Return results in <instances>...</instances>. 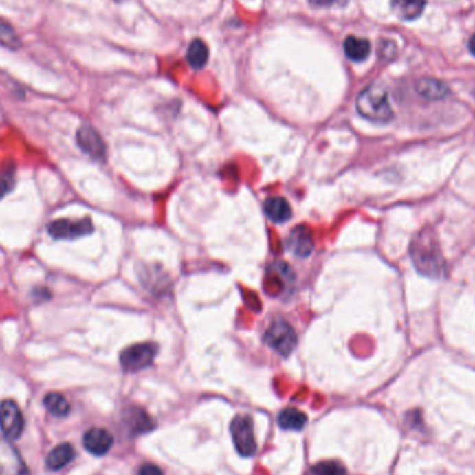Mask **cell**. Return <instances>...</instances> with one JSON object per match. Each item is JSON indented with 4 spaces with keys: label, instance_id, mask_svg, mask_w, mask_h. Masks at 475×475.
Segmentation results:
<instances>
[{
    "label": "cell",
    "instance_id": "obj_22",
    "mask_svg": "<svg viewBox=\"0 0 475 475\" xmlns=\"http://www.w3.org/2000/svg\"><path fill=\"white\" fill-rule=\"evenodd\" d=\"M307 475H348L346 468L338 461H321L314 464Z\"/></svg>",
    "mask_w": 475,
    "mask_h": 475
},
{
    "label": "cell",
    "instance_id": "obj_26",
    "mask_svg": "<svg viewBox=\"0 0 475 475\" xmlns=\"http://www.w3.org/2000/svg\"><path fill=\"white\" fill-rule=\"evenodd\" d=\"M34 295L35 296H41L43 300L45 299H49L50 298V292L47 291V289H45V288H41V289H35L34 291Z\"/></svg>",
    "mask_w": 475,
    "mask_h": 475
},
{
    "label": "cell",
    "instance_id": "obj_12",
    "mask_svg": "<svg viewBox=\"0 0 475 475\" xmlns=\"http://www.w3.org/2000/svg\"><path fill=\"white\" fill-rule=\"evenodd\" d=\"M264 213L276 224H283L291 220L292 209L288 200L283 196H271L264 203Z\"/></svg>",
    "mask_w": 475,
    "mask_h": 475
},
{
    "label": "cell",
    "instance_id": "obj_8",
    "mask_svg": "<svg viewBox=\"0 0 475 475\" xmlns=\"http://www.w3.org/2000/svg\"><path fill=\"white\" fill-rule=\"evenodd\" d=\"M0 475H30L17 448L6 438H0Z\"/></svg>",
    "mask_w": 475,
    "mask_h": 475
},
{
    "label": "cell",
    "instance_id": "obj_2",
    "mask_svg": "<svg viewBox=\"0 0 475 475\" xmlns=\"http://www.w3.org/2000/svg\"><path fill=\"white\" fill-rule=\"evenodd\" d=\"M356 109L359 114L373 122L385 124L393 118L388 91L381 84L367 87L357 98Z\"/></svg>",
    "mask_w": 475,
    "mask_h": 475
},
{
    "label": "cell",
    "instance_id": "obj_3",
    "mask_svg": "<svg viewBox=\"0 0 475 475\" xmlns=\"http://www.w3.org/2000/svg\"><path fill=\"white\" fill-rule=\"evenodd\" d=\"M264 342L278 355L288 357L298 345V335L285 320H276L264 332Z\"/></svg>",
    "mask_w": 475,
    "mask_h": 475
},
{
    "label": "cell",
    "instance_id": "obj_17",
    "mask_svg": "<svg viewBox=\"0 0 475 475\" xmlns=\"http://www.w3.org/2000/svg\"><path fill=\"white\" fill-rule=\"evenodd\" d=\"M344 49H345L348 58L359 63V61H364L370 56L371 45L364 38H357V36L351 35L345 39Z\"/></svg>",
    "mask_w": 475,
    "mask_h": 475
},
{
    "label": "cell",
    "instance_id": "obj_11",
    "mask_svg": "<svg viewBox=\"0 0 475 475\" xmlns=\"http://www.w3.org/2000/svg\"><path fill=\"white\" fill-rule=\"evenodd\" d=\"M113 442V435L104 428H91L84 435L85 449L95 456L106 454L111 449Z\"/></svg>",
    "mask_w": 475,
    "mask_h": 475
},
{
    "label": "cell",
    "instance_id": "obj_23",
    "mask_svg": "<svg viewBox=\"0 0 475 475\" xmlns=\"http://www.w3.org/2000/svg\"><path fill=\"white\" fill-rule=\"evenodd\" d=\"M16 184V166L10 162L0 170V199L5 197Z\"/></svg>",
    "mask_w": 475,
    "mask_h": 475
},
{
    "label": "cell",
    "instance_id": "obj_4",
    "mask_svg": "<svg viewBox=\"0 0 475 475\" xmlns=\"http://www.w3.org/2000/svg\"><path fill=\"white\" fill-rule=\"evenodd\" d=\"M157 355V345L146 342L128 346L120 355V364L128 373H135L149 367Z\"/></svg>",
    "mask_w": 475,
    "mask_h": 475
},
{
    "label": "cell",
    "instance_id": "obj_10",
    "mask_svg": "<svg viewBox=\"0 0 475 475\" xmlns=\"http://www.w3.org/2000/svg\"><path fill=\"white\" fill-rule=\"evenodd\" d=\"M287 245L288 249L298 257H309L314 247L313 234L306 225H298L289 232Z\"/></svg>",
    "mask_w": 475,
    "mask_h": 475
},
{
    "label": "cell",
    "instance_id": "obj_19",
    "mask_svg": "<svg viewBox=\"0 0 475 475\" xmlns=\"http://www.w3.org/2000/svg\"><path fill=\"white\" fill-rule=\"evenodd\" d=\"M307 417L300 410L295 409V407H287L278 416V424L284 430L291 431H300L306 426Z\"/></svg>",
    "mask_w": 475,
    "mask_h": 475
},
{
    "label": "cell",
    "instance_id": "obj_15",
    "mask_svg": "<svg viewBox=\"0 0 475 475\" xmlns=\"http://www.w3.org/2000/svg\"><path fill=\"white\" fill-rule=\"evenodd\" d=\"M395 13L406 21L419 19L426 8V0H390Z\"/></svg>",
    "mask_w": 475,
    "mask_h": 475
},
{
    "label": "cell",
    "instance_id": "obj_9",
    "mask_svg": "<svg viewBox=\"0 0 475 475\" xmlns=\"http://www.w3.org/2000/svg\"><path fill=\"white\" fill-rule=\"evenodd\" d=\"M77 144L80 149L93 160H106L107 146L100 133L91 125H82L77 132Z\"/></svg>",
    "mask_w": 475,
    "mask_h": 475
},
{
    "label": "cell",
    "instance_id": "obj_6",
    "mask_svg": "<svg viewBox=\"0 0 475 475\" xmlns=\"http://www.w3.org/2000/svg\"><path fill=\"white\" fill-rule=\"evenodd\" d=\"M0 430L9 441H16L24 431V417L14 400L0 403Z\"/></svg>",
    "mask_w": 475,
    "mask_h": 475
},
{
    "label": "cell",
    "instance_id": "obj_20",
    "mask_svg": "<svg viewBox=\"0 0 475 475\" xmlns=\"http://www.w3.org/2000/svg\"><path fill=\"white\" fill-rule=\"evenodd\" d=\"M43 404L50 415L56 417H65L70 413V403L61 393L50 392L45 396Z\"/></svg>",
    "mask_w": 475,
    "mask_h": 475
},
{
    "label": "cell",
    "instance_id": "obj_27",
    "mask_svg": "<svg viewBox=\"0 0 475 475\" xmlns=\"http://www.w3.org/2000/svg\"><path fill=\"white\" fill-rule=\"evenodd\" d=\"M468 49H470V52L475 56V34L470 38V42H468Z\"/></svg>",
    "mask_w": 475,
    "mask_h": 475
},
{
    "label": "cell",
    "instance_id": "obj_16",
    "mask_svg": "<svg viewBox=\"0 0 475 475\" xmlns=\"http://www.w3.org/2000/svg\"><path fill=\"white\" fill-rule=\"evenodd\" d=\"M76 457V450L70 443H61L56 446L47 456L46 464L49 470L57 471L69 465Z\"/></svg>",
    "mask_w": 475,
    "mask_h": 475
},
{
    "label": "cell",
    "instance_id": "obj_24",
    "mask_svg": "<svg viewBox=\"0 0 475 475\" xmlns=\"http://www.w3.org/2000/svg\"><path fill=\"white\" fill-rule=\"evenodd\" d=\"M138 475H163V471L155 464H144L140 468Z\"/></svg>",
    "mask_w": 475,
    "mask_h": 475
},
{
    "label": "cell",
    "instance_id": "obj_21",
    "mask_svg": "<svg viewBox=\"0 0 475 475\" xmlns=\"http://www.w3.org/2000/svg\"><path fill=\"white\" fill-rule=\"evenodd\" d=\"M0 46L13 50L21 46V41L16 30L2 19H0Z\"/></svg>",
    "mask_w": 475,
    "mask_h": 475
},
{
    "label": "cell",
    "instance_id": "obj_13",
    "mask_svg": "<svg viewBox=\"0 0 475 475\" xmlns=\"http://www.w3.org/2000/svg\"><path fill=\"white\" fill-rule=\"evenodd\" d=\"M124 421L133 434H144L151 431L155 424L151 416L140 407H131L124 415Z\"/></svg>",
    "mask_w": 475,
    "mask_h": 475
},
{
    "label": "cell",
    "instance_id": "obj_7",
    "mask_svg": "<svg viewBox=\"0 0 475 475\" xmlns=\"http://www.w3.org/2000/svg\"><path fill=\"white\" fill-rule=\"evenodd\" d=\"M47 232L54 239H77L93 232V224L89 217L81 220L61 219L52 221L47 227Z\"/></svg>",
    "mask_w": 475,
    "mask_h": 475
},
{
    "label": "cell",
    "instance_id": "obj_14",
    "mask_svg": "<svg viewBox=\"0 0 475 475\" xmlns=\"http://www.w3.org/2000/svg\"><path fill=\"white\" fill-rule=\"evenodd\" d=\"M417 93L427 100H442L449 95V87L435 78H421L416 85Z\"/></svg>",
    "mask_w": 475,
    "mask_h": 475
},
{
    "label": "cell",
    "instance_id": "obj_1",
    "mask_svg": "<svg viewBox=\"0 0 475 475\" xmlns=\"http://www.w3.org/2000/svg\"><path fill=\"white\" fill-rule=\"evenodd\" d=\"M410 256L415 267L426 277L442 278L446 273V264L435 231L431 227L423 228L416 234L410 243Z\"/></svg>",
    "mask_w": 475,
    "mask_h": 475
},
{
    "label": "cell",
    "instance_id": "obj_25",
    "mask_svg": "<svg viewBox=\"0 0 475 475\" xmlns=\"http://www.w3.org/2000/svg\"><path fill=\"white\" fill-rule=\"evenodd\" d=\"M344 2V0H309V3L316 8H329Z\"/></svg>",
    "mask_w": 475,
    "mask_h": 475
},
{
    "label": "cell",
    "instance_id": "obj_5",
    "mask_svg": "<svg viewBox=\"0 0 475 475\" xmlns=\"http://www.w3.org/2000/svg\"><path fill=\"white\" fill-rule=\"evenodd\" d=\"M231 435L238 453L243 457L253 456L256 453V437L253 421L249 416H236L231 423Z\"/></svg>",
    "mask_w": 475,
    "mask_h": 475
},
{
    "label": "cell",
    "instance_id": "obj_18",
    "mask_svg": "<svg viewBox=\"0 0 475 475\" xmlns=\"http://www.w3.org/2000/svg\"><path fill=\"white\" fill-rule=\"evenodd\" d=\"M186 58L189 65L195 70H200L208 64L209 60V47L201 39H195L188 47Z\"/></svg>",
    "mask_w": 475,
    "mask_h": 475
},
{
    "label": "cell",
    "instance_id": "obj_28",
    "mask_svg": "<svg viewBox=\"0 0 475 475\" xmlns=\"http://www.w3.org/2000/svg\"><path fill=\"white\" fill-rule=\"evenodd\" d=\"M474 93H475V92H474Z\"/></svg>",
    "mask_w": 475,
    "mask_h": 475
}]
</instances>
